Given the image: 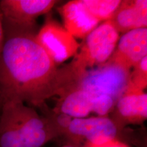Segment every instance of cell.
Returning <instances> with one entry per match:
<instances>
[{"label": "cell", "mask_w": 147, "mask_h": 147, "mask_svg": "<svg viewBox=\"0 0 147 147\" xmlns=\"http://www.w3.org/2000/svg\"><path fill=\"white\" fill-rule=\"evenodd\" d=\"M0 54V102L18 101L42 108L45 101L72 89L79 75L71 63L59 67L36 38V30L3 23Z\"/></svg>", "instance_id": "cell-1"}, {"label": "cell", "mask_w": 147, "mask_h": 147, "mask_svg": "<svg viewBox=\"0 0 147 147\" xmlns=\"http://www.w3.org/2000/svg\"><path fill=\"white\" fill-rule=\"evenodd\" d=\"M60 137L49 117L18 101L3 103L0 113V147H42Z\"/></svg>", "instance_id": "cell-2"}, {"label": "cell", "mask_w": 147, "mask_h": 147, "mask_svg": "<svg viewBox=\"0 0 147 147\" xmlns=\"http://www.w3.org/2000/svg\"><path fill=\"white\" fill-rule=\"evenodd\" d=\"M130 73L131 69L108 59L102 65L83 71L71 89L83 90L95 96L106 95L117 104L127 91Z\"/></svg>", "instance_id": "cell-3"}, {"label": "cell", "mask_w": 147, "mask_h": 147, "mask_svg": "<svg viewBox=\"0 0 147 147\" xmlns=\"http://www.w3.org/2000/svg\"><path fill=\"white\" fill-rule=\"evenodd\" d=\"M132 135L125 129L119 128L108 116H97L71 118L63 136L67 139V143L81 146L82 143L100 144L112 140L134 143L136 138Z\"/></svg>", "instance_id": "cell-4"}, {"label": "cell", "mask_w": 147, "mask_h": 147, "mask_svg": "<svg viewBox=\"0 0 147 147\" xmlns=\"http://www.w3.org/2000/svg\"><path fill=\"white\" fill-rule=\"evenodd\" d=\"M119 33L110 21L99 25L84 38L79 52L71 62L80 76L87 69L108 61L113 54L119 40Z\"/></svg>", "instance_id": "cell-5"}, {"label": "cell", "mask_w": 147, "mask_h": 147, "mask_svg": "<svg viewBox=\"0 0 147 147\" xmlns=\"http://www.w3.org/2000/svg\"><path fill=\"white\" fill-rule=\"evenodd\" d=\"M36 40L57 65L76 56L80 45L63 26L54 20L45 22L36 35Z\"/></svg>", "instance_id": "cell-6"}, {"label": "cell", "mask_w": 147, "mask_h": 147, "mask_svg": "<svg viewBox=\"0 0 147 147\" xmlns=\"http://www.w3.org/2000/svg\"><path fill=\"white\" fill-rule=\"evenodd\" d=\"M57 3L55 0H1L0 12L4 24L36 30L37 18L50 12Z\"/></svg>", "instance_id": "cell-7"}, {"label": "cell", "mask_w": 147, "mask_h": 147, "mask_svg": "<svg viewBox=\"0 0 147 147\" xmlns=\"http://www.w3.org/2000/svg\"><path fill=\"white\" fill-rule=\"evenodd\" d=\"M110 119L121 129L140 125L147 119V95L144 91H127L112 111Z\"/></svg>", "instance_id": "cell-8"}, {"label": "cell", "mask_w": 147, "mask_h": 147, "mask_svg": "<svg viewBox=\"0 0 147 147\" xmlns=\"http://www.w3.org/2000/svg\"><path fill=\"white\" fill-rule=\"evenodd\" d=\"M147 56V28L130 31L123 35L109 59L131 69Z\"/></svg>", "instance_id": "cell-9"}, {"label": "cell", "mask_w": 147, "mask_h": 147, "mask_svg": "<svg viewBox=\"0 0 147 147\" xmlns=\"http://www.w3.org/2000/svg\"><path fill=\"white\" fill-rule=\"evenodd\" d=\"M64 28L74 38H84L98 26L97 21L82 4L81 0L69 1L59 9Z\"/></svg>", "instance_id": "cell-10"}, {"label": "cell", "mask_w": 147, "mask_h": 147, "mask_svg": "<svg viewBox=\"0 0 147 147\" xmlns=\"http://www.w3.org/2000/svg\"><path fill=\"white\" fill-rule=\"evenodd\" d=\"M109 21L119 34H125L134 29L146 28V0H125Z\"/></svg>", "instance_id": "cell-11"}, {"label": "cell", "mask_w": 147, "mask_h": 147, "mask_svg": "<svg viewBox=\"0 0 147 147\" xmlns=\"http://www.w3.org/2000/svg\"><path fill=\"white\" fill-rule=\"evenodd\" d=\"M94 96L83 90L73 89L59 97L54 111L73 119L86 118L93 113Z\"/></svg>", "instance_id": "cell-12"}, {"label": "cell", "mask_w": 147, "mask_h": 147, "mask_svg": "<svg viewBox=\"0 0 147 147\" xmlns=\"http://www.w3.org/2000/svg\"><path fill=\"white\" fill-rule=\"evenodd\" d=\"M88 12L100 22L109 21L119 7L121 0H81Z\"/></svg>", "instance_id": "cell-13"}, {"label": "cell", "mask_w": 147, "mask_h": 147, "mask_svg": "<svg viewBox=\"0 0 147 147\" xmlns=\"http://www.w3.org/2000/svg\"><path fill=\"white\" fill-rule=\"evenodd\" d=\"M133 68L130 73L129 83L127 91H144L147 86V56Z\"/></svg>", "instance_id": "cell-14"}, {"label": "cell", "mask_w": 147, "mask_h": 147, "mask_svg": "<svg viewBox=\"0 0 147 147\" xmlns=\"http://www.w3.org/2000/svg\"><path fill=\"white\" fill-rule=\"evenodd\" d=\"M83 147H130L129 145L118 140H112L100 144H91L85 143Z\"/></svg>", "instance_id": "cell-15"}, {"label": "cell", "mask_w": 147, "mask_h": 147, "mask_svg": "<svg viewBox=\"0 0 147 147\" xmlns=\"http://www.w3.org/2000/svg\"><path fill=\"white\" fill-rule=\"evenodd\" d=\"M4 40H5L4 26H3L2 15H1V12H0V54H1V51H2L3 44H4Z\"/></svg>", "instance_id": "cell-16"}, {"label": "cell", "mask_w": 147, "mask_h": 147, "mask_svg": "<svg viewBox=\"0 0 147 147\" xmlns=\"http://www.w3.org/2000/svg\"><path fill=\"white\" fill-rule=\"evenodd\" d=\"M61 147H83L82 146H78V145H75L73 144H70V143H67V144L63 145V146H61Z\"/></svg>", "instance_id": "cell-17"}, {"label": "cell", "mask_w": 147, "mask_h": 147, "mask_svg": "<svg viewBox=\"0 0 147 147\" xmlns=\"http://www.w3.org/2000/svg\"><path fill=\"white\" fill-rule=\"evenodd\" d=\"M1 106H2V104H1V102H0V113H1Z\"/></svg>", "instance_id": "cell-18"}]
</instances>
